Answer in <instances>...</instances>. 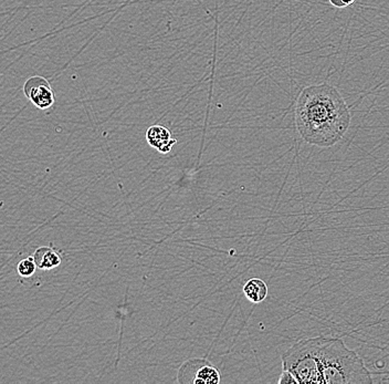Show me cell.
<instances>
[{"instance_id":"3957f363","label":"cell","mask_w":389,"mask_h":384,"mask_svg":"<svg viewBox=\"0 0 389 384\" xmlns=\"http://www.w3.org/2000/svg\"><path fill=\"white\" fill-rule=\"evenodd\" d=\"M23 92L35 107L40 110H47L56 101L54 90L48 80L35 76L27 80L23 85Z\"/></svg>"},{"instance_id":"6da1fadb","label":"cell","mask_w":389,"mask_h":384,"mask_svg":"<svg viewBox=\"0 0 389 384\" xmlns=\"http://www.w3.org/2000/svg\"><path fill=\"white\" fill-rule=\"evenodd\" d=\"M282 366L300 384L373 383L363 359L340 338L300 340L282 354Z\"/></svg>"},{"instance_id":"277c9868","label":"cell","mask_w":389,"mask_h":384,"mask_svg":"<svg viewBox=\"0 0 389 384\" xmlns=\"http://www.w3.org/2000/svg\"><path fill=\"white\" fill-rule=\"evenodd\" d=\"M146 140L152 148L163 154L169 153L177 143V140L172 138L171 131L163 126H150L146 132Z\"/></svg>"},{"instance_id":"5b68a950","label":"cell","mask_w":389,"mask_h":384,"mask_svg":"<svg viewBox=\"0 0 389 384\" xmlns=\"http://www.w3.org/2000/svg\"><path fill=\"white\" fill-rule=\"evenodd\" d=\"M244 294L249 301L260 304L268 297V286L260 278H251L244 286Z\"/></svg>"},{"instance_id":"8992f818","label":"cell","mask_w":389,"mask_h":384,"mask_svg":"<svg viewBox=\"0 0 389 384\" xmlns=\"http://www.w3.org/2000/svg\"><path fill=\"white\" fill-rule=\"evenodd\" d=\"M33 259L36 261L37 266L40 269H52L61 264V257L56 254L54 249L49 247H41L37 249L33 255Z\"/></svg>"},{"instance_id":"30bf717a","label":"cell","mask_w":389,"mask_h":384,"mask_svg":"<svg viewBox=\"0 0 389 384\" xmlns=\"http://www.w3.org/2000/svg\"><path fill=\"white\" fill-rule=\"evenodd\" d=\"M357 0H330L332 6L336 8H345L347 6L353 5Z\"/></svg>"},{"instance_id":"52a82bcc","label":"cell","mask_w":389,"mask_h":384,"mask_svg":"<svg viewBox=\"0 0 389 384\" xmlns=\"http://www.w3.org/2000/svg\"><path fill=\"white\" fill-rule=\"evenodd\" d=\"M219 382H220V374L217 371L216 368L203 360L201 368L197 370L191 383L217 384Z\"/></svg>"},{"instance_id":"9c48e42d","label":"cell","mask_w":389,"mask_h":384,"mask_svg":"<svg viewBox=\"0 0 389 384\" xmlns=\"http://www.w3.org/2000/svg\"><path fill=\"white\" fill-rule=\"evenodd\" d=\"M279 384H300L298 378L295 377L292 372L283 369L280 378L277 380Z\"/></svg>"},{"instance_id":"ba28073f","label":"cell","mask_w":389,"mask_h":384,"mask_svg":"<svg viewBox=\"0 0 389 384\" xmlns=\"http://www.w3.org/2000/svg\"><path fill=\"white\" fill-rule=\"evenodd\" d=\"M37 267L38 266H37L35 259L29 257V258L23 259V260L19 263L17 269H18V274L20 275L21 277H30L36 272Z\"/></svg>"},{"instance_id":"7a4b0ae2","label":"cell","mask_w":389,"mask_h":384,"mask_svg":"<svg viewBox=\"0 0 389 384\" xmlns=\"http://www.w3.org/2000/svg\"><path fill=\"white\" fill-rule=\"evenodd\" d=\"M295 126L312 145L330 148L341 141L351 124V113L337 89L328 83L306 88L298 97Z\"/></svg>"}]
</instances>
